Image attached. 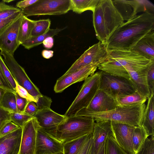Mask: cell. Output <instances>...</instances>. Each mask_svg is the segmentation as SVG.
<instances>
[{"label": "cell", "mask_w": 154, "mask_h": 154, "mask_svg": "<svg viewBox=\"0 0 154 154\" xmlns=\"http://www.w3.org/2000/svg\"><path fill=\"white\" fill-rule=\"evenodd\" d=\"M154 30V14L143 13L124 22L105 45L106 49L130 50L143 37Z\"/></svg>", "instance_id": "6da1fadb"}, {"label": "cell", "mask_w": 154, "mask_h": 154, "mask_svg": "<svg viewBox=\"0 0 154 154\" xmlns=\"http://www.w3.org/2000/svg\"><path fill=\"white\" fill-rule=\"evenodd\" d=\"M154 64L148 60L130 50H107L105 61L98 66L100 70L110 74L130 79L129 74L124 68L130 67L138 71Z\"/></svg>", "instance_id": "7a4b0ae2"}, {"label": "cell", "mask_w": 154, "mask_h": 154, "mask_svg": "<svg viewBox=\"0 0 154 154\" xmlns=\"http://www.w3.org/2000/svg\"><path fill=\"white\" fill-rule=\"evenodd\" d=\"M93 14L97 38L106 45L115 30L124 22L112 0H100Z\"/></svg>", "instance_id": "3957f363"}, {"label": "cell", "mask_w": 154, "mask_h": 154, "mask_svg": "<svg viewBox=\"0 0 154 154\" xmlns=\"http://www.w3.org/2000/svg\"><path fill=\"white\" fill-rule=\"evenodd\" d=\"M146 105L140 103L126 106H118L109 111L88 112L81 116L93 118L96 122L107 121L126 124L135 127L142 126Z\"/></svg>", "instance_id": "277c9868"}, {"label": "cell", "mask_w": 154, "mask_h": 154, "mask_svg": "<svg viewBox=\"0 0 154 154\" xmlns=\"http://www.w3.org/2000/svg\"><path fill=\"white\" fill-rule=\"evenodd\" d=\"M95 120L92 117L74 115L66 117L57 127L54 137L62 144L92 133Z\"/></svg>", "instance_id": "5b68a950"}, {"label": "cell", "mask_w": 154, "mask_h": 154, "mask_svg": "<svg viewBox=\"0 0 154 154\" xmlns=\"http://www.w3.org/2000/svg\"><path fill=\"white\" fill-rule=\"evenodd\" d=\"M100 72H97L84 81L79 92L66 112V117L75 115L88 106L98 89Z\"/></svg>", "instance_id": "8992f818"}, {"label": "cell", "mask_w": 154, "mask_h": 154, "mask_svg": "<svg viewBox=\"0 0 154 154\" xmlns=\"http://www.w3.org/2000/svg\"><path fill=\"white\" fill-rule=\"evenodd\" d=\"M99 72L98 89L115 99L117 96L130 94L135 91L130 80L102 71Z\"/></svg>", "instance_id": "52a82bcc"}, {"label": "cell", "mask_w": 154, "mask_h": 154, "mask_svg": "<svg viewBox=\"0 0 154 154\" xmlns=\"http://www.w3.org/2000/svg\"><path fill=\"white\" fill-rule=\"evenodd\" d=\"M70 10V0H38L22 10L28 17L36 15H60Z\"/></svg>", "instance_id": "ba28073f"}, {"label": "cell", "mask_w": 154, "mask_h": 154, "mask_svg": "<svg viewBox=\"0 0 154 154\" xmlns=\"http://www.w3.org/2000/svg\"><path fill=\"white\" fill-rule=\"evenodd\" d=\"M0 54L3 56L4 62L15 81L25 88L37 102L42 94L31 81L24 69L18 64L12 54L2 51H1Z\"/></svg>", "instance_id": "9c48e42d"}, {"label": "cell", "mask_w": 154, "mask_h": 154, "mask_svg": "<svg viewBox=\"0 0 154 154\" xmlns=\"http://www.w3.org/2000/svg\"><path fill=\"white\" fill-rule=\"evenodd\" d=\"M107 57V49L105 45L99 41L85 51L63 75L70 73L91 63L99 65L106 61Z\"/></svg>", "instance_id": "30bf717a"}, {"label": "cell", "mask_w": 154, "mask_h": 154, "mask_svg": "<svg viewBox=\"0 0 154 154\" xmlns=\"http://www.w3.org/2000/svg\"><path fill=\"white\" fill-rule=\"evenodd\" d=\"M23 15L22 13L0 33V51L14 55L20 45L18 40V34Z\"/></svg>", "instance_id": "8fae6325"}, {"label": "cell", "mask_w": 154, "mask_h": 154, "mask_svg": "<svg viewBox=\"0 0 154 154\" xmlns=\"http://www.w3.org/2000/svg\"><path fill=\"white\" fill-rule=\"evenodd\" d=\"M99 65L91 63L70 73L63 75L57 79L54 87V91L56 93L62 92L72 85L85 80L94 74Z\"/></svg>", "instance_id": "7c38bea8"}, {"label": "cell", "mask_w": 154, "mask_h": 154, "mask_svg": "<svg viewBox=\"0 0 154 154\" xmlns=\"http://www.w3.org/2000/svg\"><path fill=\"white\" fill-rule=\"evenodd\" d=\"M114 137L119 147L126 154H136L133 146L132 136L135 126L111 122Z\"/></svg>", "instance_id": "4fadbf2b"}, {"label": "cell", "mask_w": 154, "mask_h": 154, "mask_svg": "<svg viewBox=\"0 0 154 154\" xmlns=\"http://www.w3.org/2000/svg\"><path fill=\"white\" fill-rule=\"evenodd\" d=\"M118 106L116 99L98 89L87 107L80 110L75 115L81 116L86 113L106 112L113 109Z\"/></svg>", "instance_id": "5bb4252c"}, {"label": "cell", "mask_w": 154, "mask_h": 154, "mask_svg": "<svg viewBox=\"0 0 154 154\" xmlns=\"http://www.w3.org/2000/svg\"><path fill=\"white\" fill-rule=\"evenodd\" d=\"M62 143L48 132L40 128L38 130L35 154L63 152Z\"/></svg>", "instance_id": "9a60e30c"}, {"label": "cell", "mask_w": 154, "mask_h": 154, "mask_svg": "<svg viewBox=\"0 0 154 154\" xmlns=\"http://www.w3.org/2000/svg\"><path fill=\"white\" fill-rule=\"evenodd\" d=\"M40 128L33 117L23 126L19 154H35L37 134Z\"/></svg>", "instance_id": "2e32d148"}, {"label": "cell", "mask_w": 154, "mask_h": 154, "mask_svg": "<svg viewBox=\"0 0 154 154\" xmlns=\"http://www.w3.org/2000/svg\"><path fill=\"white\" fill-rule=\"evenodd\" d=\"M34 117L36 119L41 128L54 137L57 128L66 117L57 113L50 107H48L38 110Z\"/></svg>", "instance_id": "e0dca14e"}, {"label": "cell", "mask_w": 154, "mask_h": 154, "mask_svg": "<svg viewBox=\"0 0 154 154\" xmlns=\"http://www.w3.org/2000/svg\"><path fill=\"white\" fill-rule=\"evenodd\" d=\"M151 65L138 71L135 70L133 68L130 67L124 68V69L129 74V80L135 91L145 97L147 99L151 95L147 80V73L149 68Z\"/></svg>", "instance_id": "ac0fdd59"}, {"label": "cell", "mask_w": 154, "mask_h": 154, "mask_svg": "<svg viewBox=\"0 0 154 154\" xmlns=\"http://www.w3.org/2000/svg\"><path fill=\"white\" fill-rule=\"evenodd\" d=\"M22 128L0 137V154H19Z\"/></svg>", "instance_id": "d6986e66"}, {"label": "cell", "mask_w": 154, "mask_h": 154, "mask_svg": "<svg viewBox=\"0 0 154 154\" xmlns=\"http://www.w3.org/2000/svg\"><path fill=\"white\" fill-rule=\"evenodd\" d=\"M130 50L148 60L154 61V30L147 33Z\"/></svg>", "instance_id": "ffe728a7"}, {"label": "cell", "mask_w": 154, "mask_h": 154, "mask_svg": "<svg viewBox=\"0 0 154 154\" xmlns=\"http://www.w3.org/2000/svg\"><path fill=\"white\" fill-rule=\"evenodd\" d=\"M112 1L124 21L130 20L138 13L142 12L140 0H114Z\"/></svg>", "instance_id": "44dd1931"}, {"label": "cell", "mask_w": 154, "mask_h": 154, "mask_svg": "<svg viewBox=\"0 0 154 154\" xmlns=\"http://www.w3.org/2000/svg\"><path fill=\"white\" fill-rule=\"evenodd\" d=\"M110 134H112L111 122L101 121L95 122L92 133L94 154H96L100 146L106 141L107 136Z\"/></svg>", "instance_id": "7402d4cb"}, {"label": "cell", "mask_w": 154, "mask_h": 154, "mask_svg": "<svg viewBox=\"0 0 154 154\" xmlns=\"http://www.w3.org/2000/svg\"><path fill=\"white\" fill-rule=\"evenodd\" d=\"M142 126L145 130L148 136H154V97L151 94L148 99Z\"/></svg>", "instance_id": "603a6c76"}, {"label": "cell", "mask_w": 154, "mask_h": 154, "mask_svg": "<svg viewBox=\"0 0 154 154\" xmlns=\"http://www.w3.org/2000/svg\"><path fill=\"white\" fill-rule=\"evenodd\" d=\"M92 134L85 135L63 144V154H79Z\"/></svg>", "instance_id": "cb8c5ba5"}, {"label": "cell", "mask_w": 154, "mask_h": 154, "mask_svg": "<svg viewBox=\"0 0 154 154\" xmlns=\"http://www.w3.org/2000/svg\"><path fill=\"white\" fill-rule=\"evenodd\" d=\"M100 0H70V10L80 14L88 10L93 12Z\"/></svg>", "instance_id": "d4e9b609"}, {"label": "cell", "mask_w": 154, "mask_h": 154, "mask_svg": "<svg viewBox=\"0 0 154 154\" xmlns=\"http://www.w3.org/2000/svg\"><path fill=\"white\" fill-rule=\"evenodd\" d=\"M35 22L23 15L18 34V40L20 45L31 37Z\"/></svg>", "instance_id": "484cf974"}, {"label": "cell", "mask_w": 154, "mask_h": 154, "mask_svg": "<svg viewBox=\"0 0 154 154\" xmlns=\"http://www.w3.org/2000/svg\"><path fill=\"white\" fill-rule=\"evenodd\" d=\"M66 28V27H65L61 29H50L45 34L35 37H31L22 43L21 45L25 48L28 50L42 43L44 40L47 38L49 37H53Z\"/></svg>", "instance_id": "4316f807"}, {"label": "cell", "mask_w": 154, "mask_h": 154, "mask_svg": "<svg viewBox=\"0 0 154 154\" xmlns=\"http://www.w3.org/2000/svg\"><path fill=\"white\" fill-rule=\"evenodd\" d=\"M147 98L137 91L125 95L118 96L116 98L118 106H126L140 103H145Z\"/></svg>", "instance_id": "83f0119b"}, {"label": "cell", "mask_w": 154, "mask_h": 154, "mask_svg": "<svg viewBox=\"0 0 154 154\" xmlns=\"http://www.w3.org/2000/svg\"><path fill=\"white\" fill-rule=\"evenodd\" d=\"M148 137L145 130L142 126L135 127L133 133L132 141L136 153Z\"/></svg>", "instance_id": "f1b7e54d"}, {"label": "cell", "mask_w": 154, "mask_h": 154, "mask_svg": "<svg viewBox=\"0 0 154 154\" xmlns=\"http://www.w3.org/2000/svg\"><path fill=\"white\" fill-rule=\"evenodd\" d=\"M0 106L10 112H17L14 92L6 91L0 103Z\"/></svg>", "instance_id": "f546056e"}, {"label": "cell", "mask_w": 154, "mask_h": 154, "mask_svg": "<svg viewBox=\"0 0 154 154\" xmlns=\"http://www.w3.org/2000/svg\"><path fill=\"white\" fill-rule=\"evenodd\" d=\"M51 24V21L49 19L35 20L31 37H36L47 33L50 29Z\"/></svg>", "instance_id": "4dcf8cb0"}, {"label": "cell", "mask_w": 154, "mask_h": 154, "mask_svg": "<svg viewBox=\"0 0 154 154\" xmlns=\"http://www.w3.org/2000/svg\"><path fill=\"white\" fill-rule=\"evenodd\" d=\"M105 145L106 154H126L117 143L112 134L107 136Z\"/></svg>", "instance_id": "1f68e13d"}, {"label": "cell", "mask_w": 154, "mask_h": 154, "mask_svg": "<svg viewBox=\"0 0 154 154\" xmlns=\"http://www.w3.org/2000/svg\"><path fill=\"white\" fill-rule=\"evenodd\" d=\"M21 10L16 7L7 5L3 1H0V19L8 18Z\"/></svg>", "instance_id": "d6a6232c"}, {"label": "cell", "mask_w": 154, "mask_h": 154, "mask_svg": "<svg viewBox=\"0 0 154 154\" xmlns=\"http://www.w3.org/2000/svg\"><path fill=\"white\" fill-rule=\"evenodd\" d=\"M34 117L24 113L11 112L10 120L14 124L22 128L24 124Z\"/></svg>", "instance_id": "836d02e7"}, {"label": "cell", "mask_w": 154, "mask_h": 154, "mask_svg": "<svg viewBox=\"0 0 154 154\" xmlns=\"http://www.w3.org/2000/svg\"><path fill=\"white\" fill-rule=\"evenodd\" d=\"M136 154H154V136L146 138Z\"/></svg>", "instance_id": "e575fe53"}, {"label": "cell", "mask_w": 154, "mask_h": 154, "mask_svg": "<svg viewBox=\"0 0 154 154\" xmlns=\"http://www.w3.org/2000/svg\"><path fill=\"white\" fill-rule=\"evenodd\" d=\"M0 64L3 73L14 90L16 92V83L10 71L5 64L4 59L0 54Z\"/></svg>", "instance_id": "d590c367"}, {"label": "cell", "mask_w": 154, "mask_h": 154, "mask_svg": "<svg viewBox=\"0 0 154 154\" xmlns=\"http://www.w3.org/2000/svg\"><path fill=\"white\" fill-rule=\"evenodd\" d=\"M20 128V127L11 121H9L6 123L0 129V137L11 133Z\"/></svg>", "instance_id": "8d00e7d4"}, {"label": "cell", "mask_w": 154, "mask_h": 154, "mask_svg": "<svg viewBox=\"0 0 154 154\" xmlns=\"http://www.w3.org/2000/svg\"><path fill=\"white\" fill-rule=\"evenodd\" d=\"M52 102L51 98L42 95L38 99L35 103L38 110L45 108L50 107Z\"/></svg>", "instance_id": "74e56055"}, {"label": "cell", "mask_w": 154, "mask_h": 154, "mask_svg": "<svg viewBox=\"0 0 154 154\" xmlns=\"http://www.w3.org/2000/svg\"><path fill=\"white\" fill-rule=\"evenodd\" d=\"M79 154H94V146L92 134L85 143Z\"/></svg>", "instance_id": "f35d334b"}, {"label": "cell", "mask_w": 154, "mask_h": 154, "mask_svg": "<svg viewBox=\"0 0 154 154\" xmlns=\"http://www.w3.org/2000/svg\"><path fill=\"white\" fill-rule=\"evenodd\" d=\"M16 92L22 97L26 99L28 101H32L36 102L35 99L30 95L24 88L20 85L16 81Z\"/></svg>", "instance_id": "ab89813d"}, {"label": "cell", "mask_w": 154, "mask_h": 154, "mask_svg": "<svg viewBox=\"0 0 154 154\" xmlns=\"http://www.w3.org/2000/svg\"><path fill=\"white\" fill-rule=\"evenodd\" d=\"M17 107V112L23 113L28 101L26 99L20 97L16 92H14Z\"/></svg>", "instance_id": "60d3db41"}, {"label": "cell", "mask_w": 154, "mask_h": 154, "mask_svg": "<svg viewBox=\"0 0 154 154\" xmlns=\"http://www.w3.org/2000/svg\"><path fill=\"white\" fill-rule=\"evenodd\" d=\"M21 11L17 13L11 17L5 19H0V33L22 13Z\"/></svg>", "instance_id": "b9f144b4"}, {"label": "cell", "mask_w": 154, "mask_h": 154, "mask_svg": "<svg viewBox=\"0 0 154 154\" xmlns=\"http://www.w3.org/2000/svg\"><path fill=\"white\" fill-rule=\"evenodd\" d=\"M147 80L151 94H154V64L151 65L148 70Z\"/></svg>", "instance_id": "7bdbcfd3"}, {"label": "cell", "mask_w": 154, "mask_h": 154, "mask_svg": "<svg viewBox=\"0 0 154 154\" xmlns=\"http://www.w3.org/2000/svg\"><path fill=\"white\" fill-rule=\"evenodd\" d=\"M0 87L6 91L15 92V91L11 86L2 72L0 64Z\"/></svg>", "instance_id": "ee69618b"}, {"label": "cell", "mask_w": 154, "mask_h": 154, "mask_svg": "<svg viewBox=\"0 0 154 154\" xmlns=\"http://www.w3.org/2000/svg\"><path fill=\"white\" fill-rule=\"evenodd\" d=\"M10 113L0 106V130L6 123L11 121Z\"/></svg>", "instance_id": "f6af8a7d"}, {"label": "cell", "mask_w": 154, "mask_h": 154, "mask_svg": "<svg viewBox=\"0 0 154 154\" xmlns=\"http://www.w3.org/2000/svg\"><path fill=\"white\" fill-rule=\"evenodd\" d=\"M38 110V109L35 103L31 101L28 103L23 113L34 117Z\"/></svg>", "instance_id": "bcb514c9"}, {"label": "cell", "mask_w": 154, "mask_h": 154, "mask_svg": "<svg viewBox=\"0 0 154 154\" xmlns=\"http://www.w3.org/2000/svg\"><path fill=\"white\" fill-rule=\"evenodd\" d=\"M38 0H25L18 2L16 4L17 8L22 10L35 2Z\"/></svg>", "instance_id": "7dc6e473"}, {"label": "cell", "mask_w": 154, "mask_h": 154, "mask_svg": "<svg viewBox=\"0 0 154 154\" xmlns=\"http://www.w3.org/2000/svg\"><path fill=\"white\" fill-rule=\"evenodd\" d=\"M54 39L52 37H49L46 38L42 42L44 48L47 49L51 48L54 45Z\"/></svg>", "instance_id": "c3c4849f"}, {"label": "cell", "mask_w": 154, "mask_h": 154, "mask_svg": "<svg viewBox=\"0 0 154 154\" xmlns=\"http://www.w3.org/2000/svg\"><path fill=\"white\" fill-rule=\"evenodd\" d=\"M54 51L52 50L44 49L42 52V56L45 59H48L53 56Z\"/></svg>", "instance_id": "681fc988"}, {"label": "cell", "mask_w": 154, "mask_h": 154, "mask_svg": "<svg viewBox=\"0 0 154 154\" xmlns=\"http://www.w3.org/2000/svg\"><path fill=\"white\" fill-rule=\"evenodd\" d=\"M96 154H106L105 142L101 145Z\"/></svg>", "instance_id": "f907efd6"}, {"label": "cell", "mask_w": 154, "mask_h": 154, "mask_svg": "<svg viewBox=\"0 0 154 154\" xmlns=\"http://www.w3.org/2000/svg\"><path fill=\"white\" fill-rule=\"evenodd\" d=\"M6 91L0 87V103H1L4 96Z\"/></svg>", "instance_id": "816d5d0a"}, {"label": "cell", "mask_w": 154, "mask_h": 154, "mask_svg": "<svg viewBox=\"0 0 154 154\" xmlns=\"http://www.w3.org/2000/svg\"><path fill=\"white\" fill-rule=\"evenodd\" d=\"M4 2H5V3H9V2H12L13 1H14V0H2Z\"/></svg>", "instance_id": "f5cc1de1"}, {"label": "cell", "mask_w": 154, "mask_h": 154, "mask_svg": "<svg viewBox=\"0 0 154 154\" xmlns=\"http://www.w3.org/2000/svg\"><path fill=\"white\" fill-rule=\"evenodd\" d=\"M54 154H63V152H60Z\"/></svg>", "instance_id": "db71d44e"}, {"label": "cell", "mask_w": 154, "mask_h": 154, "mask_svg": "<svg viewBox=\"0 0 154 154\" xmlns=\"http://www.w3.org/2000/svg\"></svg>", "instance_id": "11a10c76"}]
</instances>
